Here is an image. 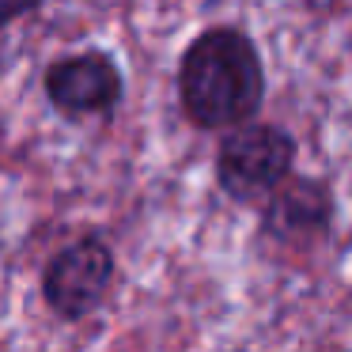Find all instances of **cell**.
<instances>
[{
  "instance_id": "cell-1",
  "label": "cell",
  "mask_w": 352,
  "mask_h": 352,
  "mask_svg": "<svg viewBox=\"0 0 352 352\" xmlns=\"http://www.w3.org/2000/svg\"><path fill=\"white\" fill-rule=\"evenodd\" d=\"M265 102V65L239 27H208L178 61V107L197 129L250 122Z\"/></svg>"
},
{
  "instance_id": "cell-2",
  "label": "cell",
  "mask_w": 352,
  "mask_h": 352,
  "mask_svg": "<svg viewBox=\"0 0 352 352\" xmlns=\"http://www.w3.org/2000/svg\"><path fill=\"white\" fill-rule=\"evenodd\" d=\"M216 186L239 205H261L296 170V137L284 125L239 122L216 148Z\"/></svg>"
},
{
  "instance_id": "cell-3",
  "label": "cell",
  "mask_w": 352,
  "mask_h": 352,
  "mask_svg": "<svg viewBox=\"0 0 352 352\" xmlns=\"http://www.w3.org/2000/svg\"><path fill=\"white\" fill-rule=\"evenodd\" d=\"M118 276V258L107 239L84 235L61 246L42 269V299L61 322H80L107 303Z\"/></svg>"
},
{
  "instance_id": "cell-4",
  "label": "cell",
  "mask_w": 352,
  "mask_h": 352,
  "mask_svg": "<svg viewBox=\"0 0 352 352\" xmlns=\"http://www.w3.org/2000/svg\"><path fill=\"white\" fill-rule=\"evenodd\" d=\"M125 76L118 61L102 50L61 57L46 69V99L61 118L84 122V118H107L122 107Z\"/></svg>"
},
{
  "instance_id": "cell-5",
  "label": "cell",
  "mask_w": 352,
  "mask_h": 352,
  "mask_svg": "<svg viewBox=\"0 0 352 352\" xmlns=\"http://www.w3.org/2000/svg\"><path fill=\"white\" fill-rule=\"evenodd\" d=\"M333 193L318 178L288 175L265 201H261V235L280 246H307L322 243L333 231Z\"/></svg>"
},
{
  "instance_id": "cell-6",
  "label": "cell",
  "mask_w": 352,
  "mask_h": 352,
  "mask_svg": "<svg viewBox=\"0 0 352 352\" xmlns=\"http://www.w3.org/2000/svg\"><path fill=\"white\" fill-rule=\"evenodd\" d=\"M46 0H0V31L4 27H12L16 19H23V16H31L34 8H42Z\"/></svg>"
},
{
  "instance_id": "cell-7",
  "label": "cell",
  "mask_w": 352,
  "mask_h": 352,
  "mask_svg": "<svg viewBox=\"0 0 352 352\" xmlns=\"http://www.w3.org/2000/svg\"><path fill=\"white\" fill-rule=\"evenodd\" d=\"M307 8H329V4H333V0H303Z\"/></svg>"
}]
</instances>
